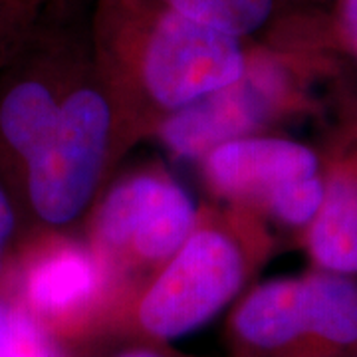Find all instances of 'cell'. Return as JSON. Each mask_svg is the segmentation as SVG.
Returning <instances> with one entry per match:
<instances>
[{"label":"cell","mask_w":357,"mask_h":357,"mask_svg":"<svg viewBox=\"0 0 357 357\" xmlns=\"http://www.w3.org/2000/svg\"><path fill=\"white\" fill-rule=\"evenodd\" d=\"M16 201L4 183L0 181V280L6 274V260H8V250L13 244L14 234H16Z\"/></svg>","instance_id":"obj_12"},{"label":"cell","mask_w":357,"mask_h":357,"mask_svg":"<svg viewBox=\"0 0 357 357\" xmlns=\"http://www.w3.org/2000/svg\"><path fill=\"white\" fill-rule=\"evenodd\" d=\"M288 96V74L270 54L250 52L243 77L169 114L161 139L178 157L203 159L215 147L252 135Z\"/></svg>","instance_id":"obj_5"},{"label":"cell","mask_w":357,"mask_h":357,"mask_svg":"<svg viewBox=\"0 0 357 357\" xmlns=\"http://www.w3.org/2000/svg\"><path fill=\"white\" fill-rule=\"evenodd\" d=\"M337 28L345 46L357 58V0H337Z\"/></svg>","instance_id":"obj_15"},{"label":"cell","mask_w":357,"mask_h":357,"mask_svg":"<svg viewBox=\"0 0 357 357\" xmlns=\"http://www.w3.org/2000/svg\"><path fill=\"white\" fill-rule=\"evenodd\" d=\"M0 357H64L60 342L8 290H0Z\"/></svg>","instance_id":"obj_10"},{"label":"cell","mask_w":357,"mask_h":357,"mask_svg":"<svg viewBox=\"0 0 357 357\" xmlns=\"http://www.w3.org/2000/svg\"><path fill=\"white\" fill-rule=\"evenodd\" d=\"M248 258L227 229L197 225L117 319L135 344L169 345L201 330L243 292Z\"/></svg>","instance_id":"obj_2"},{"label":"cell","mask_w":357,"mask_h":357,"mask_svg":"<svg viewBox=\"0 0 357 357\" xmlns=\"http://www.w3.org/2000/svg\"><path fill=\"white\" fill-rule=\"evenodd\" d=\"M34 32V30H32ZM30 32V34H32ZM30 34H24L18 26L14 24L13 18L6 14V10L0 4V66L4 64L14 52L20 48V44L24 42Z\"/></svg>","instance_id":"obj_14"},{"label":"cell","mask_w":357,"mask_h":357,"mask_svg":"<svg viewBox=\"0 0 357 357\" xmlns=\"http://www.w3.org/2000/svg\"><path fill=\"white\" fill-rule=\"evenodd\" d=\"M96 54L105 88L131 89L169 115L238 82L250 50L161 0H100Z\"/></svg>","instance_id":"obj_1"},{"label":"cell","mask_w":357,"mask_h":357,"mask_svg":"<svg viewBox=\"0 0 357 357\" xmlns=\"http://www.w3.org/2000/svg\"><path fill=\"white\" fill-rule=\"evenodd\" d=\"M326 195V181L321 175L302 177L290 181L270 195L264 208L276 220L288 227H307L324 203Z\"/></svg>","instance_id":"obj_11"},{"label":"cell","mask_w":357,"mask_h":357,"mask_svg":"<svg viewBox=\"0 0 357 357\" xmlns=\"http://www.w3.org/2000/svg\"><path fill=\"white\" fill-rule=\"evenodd\" d=\"M112 133L114 98L102 77L72 86L46 139L6 189L18 185L32 215L50 227L74 222L98 189Z\"/></svg>","instance_id":"obj_3"},{"label":"cell","mask_w":357,"mask_h":357,"mask_svg":"<svg viewBox=\"0 0 357 357\" xmlns=\"http://www.w3.org/2000/svg\"><path fill=\"white\" fill-rule=\"evenodd\" d=\"M344 357H357V347H356V349H351L349 354H345Z\"/></svg>","instance_id":"obj_17"},{"label":"cell","mask_w":357,"mask_h":357,"mask_svg":"<svg viewBox=\"0 0 357 357\" xmlns=\"http://www.w3.org/2000/svg\"><path fill=\"white\" fill-rule=\"evenodd\" d=\"M208 185L222 197L264 206L290 181L319 173L318 153L284 137L246 135L215 147L203 157Z\"/></svg>","instance_id":"obj_7"},{"label":"cell","mask_w":357,"mask_h":357,"mask_svg":"<svg viewBox=\"0 0 357 357\" xmlns=\"http://www.w3.org/2000/svg\"><path fill=\"white\" fill-rule=\"evenodd\" d=\"M58 2L64 0H0L2 8L24 34H30L38 26L42 13Z\"/></svg>","instance_id":"obj_13"},{"label":"cell","mask_w":357,"mask_h":357,"mask_svg":"<svg viewBox=\"0 0 357 357\" xmlns=\"http://www.w3.org/2000/svg\"><path fill=\"white\" fill-rule=\"evenodd\" d=\"M175 13L197 22L229 32L236 38H250L270 22L276 0H161Z\"/></svg>","instance_id":"obj_9"},{"label":"cell","mask_w":357,"mask_h":357,"mask_svg":"<svg viewBox=\"0 0 357 357\" xmlns=\"http://www.w3.org/2000/svg\"><path fill=\"white\" fill-rule=\"evenodd\" d=\"M199 225L187 189L161 173H137L117 183L96 217V252L103 264L131 258L165 264Z\"/></svg>","instance_id":"obj_4"},{"label":"cell","mask_w":357,"mask_h":357,"mask_svg":"<svg viewBox=\"0 0 357 357\" xmlns=\"http://www.w3.org/2000/svg\"><path fill=\"white\" fill-rule=\"evenodd\" d=\"M105 284L107 270L96 250L60 244L30 256L8 292L60 342L98 319Z\"/></svg>","instance_id":"obj_6"},{"label":"cell","mask_w":357,"mask_h":357,"mask_svg":"<svg viewBox=\"0 0 357 357\" xmlns=\"http://www.w3.org/2000/svg\"><path fill=\"white\" fill-rule=\"evenodd\" d=\"M326 195L307 225V252L318 270L357 276V159L340 163L326 178Z\"/></svg>","instance_id":"obj_8"},{"label":"cell","mask_w":357,"mask_h":357,"mask_svg":"<svg viewBox=\"0 0 357 357\" xmlns=\"http://www.w3.org/2000/svg\"><path fill=\"white\" fill-rule=\"evenodd\" d=\"M115 357H189L171 349L169 345H155V344H133L126 351L117 354Z\"/></svg>","instance_id":"obj_16"}]
</instances>
